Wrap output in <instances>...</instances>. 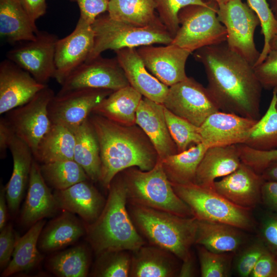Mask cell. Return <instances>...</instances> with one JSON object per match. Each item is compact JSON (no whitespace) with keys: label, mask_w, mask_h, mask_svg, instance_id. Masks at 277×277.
Masks as SVG:
<instances>
[{"label":"cell","mask_w":277,"mask_h":277,"mask_svg":"<svg viewBox=\"0 0 277 277\" xmlns=\"http://www.w3.org/2000/svg\"><path fill=\"white\" fill-rule=\"evenodd\" d=\"M204 66L208 90L220 111L258 120L263 89L249 62L226 42L200 48L193 54Z\"/></svg>","instance_id":"6da1fadb"},{"label":"cell","mask_w":277,"mask_h":277,"mask_svg":"<svg viewBox=\"0 0 277 277\" xmlns=\"http://www.w3.org/2000/svg\"><path fill=\"white\" fill-rule=\"evenodd\" d=\"M89 119L100 145L99 181L106 189L117 174L126 169L137 167L148 171L156 165L157 153L140 127L121 125L94 113Z\"/></svg>","instance_id":"7a4b0ae2"},{"label":"cell","mask_w":277,"mask_h":277,"mask_svg":"<svg viewBox=\"0 0 277 277\" xmlns=\"http://www.w3.org/2000/svg\"><path fill=\"white\" fill-rule=\"evenodd\" d=\"M117 174L108 188L104 206L87 229V238L96 253L133 251L145 244L126 208V189L122 175Z\"/></svg>","instance_id":"3957f363"},{"label":"cell","mask_w":277,"mask_h":277,"mask_svg":"<svg viewBox=\"0 0 277 277\" xmlns=\"http://www.w3.org/2000/svg\"><path fill=\"white\" fill-rule=\"evenodd\" d=\"M128 211L136 228L152 245L186 259L194 244L197 220L129 204Z\"/></svg>","instance_id":"277c9868"},{"label":"cell","mask_w":277,"mask_h":277,"mask_svg":"<svg viewBox=\"0 0 277 277\" xmlns=\"http://www.w3.org/2000/svg\"><path fill=\"white\" fill-rule=\"evenodd\" d=\"M127 202L183 217L193 216L189 206L175 192L159 159L150 170L131 167L123 171Z\"/></svg>","instance_id":"5b68a950"},{"label":"cell","mask_w":277,"mask_h":277,"mask_svg":"<svg viewBox=\"0 0 277 277\" xmlns=\"http://www.w3.org/2000/svg\"><path fill=\"white\" fill-rule=\"evenodd\" d=\"M94 33L93 48L86 62L107 50L135 48L156 44L172 43L173 36L163 23L139 26L111 18L108 15L98 16L91 25Z\"/></svg>","instance_id":"8992f818"},{"label":"cell","mask_w":277,"mask_h":277,"mask_svg":"<svg viewBox=\"0 0 277 277\" xmlns=\"http://www.w3.org/2000/svg\"><path fill=\"white\" fill-rule=\"evenodd\" d=\"M171 184L197 220L227 224L244 231H251L255 227L251 210L232 203L215 190L194 183Z\"/></svg>","instance_id":"52a82bcc"},{"label":"cell","mask_w":277,"mask_h":277,"mask_svg":"<svg viewBox=\"0 0 277 277\" xmlns=\"http://www.w3.org/2000/svg\"><path fill=\"white\" fill-rule=\"evenodd\" d=\"M217 6L190 5L179 13L180 27L171 44L191 53L207 46L226 42L227 31L219 20Z\"/></svg>","instance_id":"ba28073f"},{"label":"cell","mask_w":277,"mask_h":277,"mask_svg":"<svg viewBox=\"0 0 277 277\" xmlns=\"http://www.w3.org/2000/svg\"><path fill=\"white\" fill-rule=\"evenodd\" d=\"M217 15L226 29L228 47L253 67L261 53L254 42L255 31L260 24L256 14L243 0H230L217 5Z\"/></svg>","instance_id":"9c48e42d"},{"label":"cell","mask_w":277,"mask_h":277,"mask_svg":"<svg viewBox=\"0 0 277 277\" xmlns=\"http://www.w3.org/2000/svg\"><path fill=\"white\" fill-rule=\"evenodd\" d=\"M54 95L47 85L27 103L6 113L5 118L13 132L29 146L33 155L52 124L48 106Z\"/></svg>","instance_id":"30bf717a"},{"label":"cell","mask_w":277,"mask_h":277,"mask_svg":"<svg viewBox=\"0 0 277 277\" xmlns=\"http://www.w3.org/2000/svg\"><path fill=\"white\" fill-rule=\"evenodd\" d=\"M163 105L199 127L210 114L220 111L207 88L189 77L169 87Z\"/></svg>","instance_id":"8fae6325"},{"label":"cell","mask_w":277,"mask_h":277,"mask_svg":"<svg viewBox=\"0 0 277 277\" xmlns=\"http://www.w3.org/2000/svg\"><path fill=\"white\" fill-rule=\"evenodd\" d=\"M57 36L45 31L36 33L34 40L9 50L7 59L28 72L37 82L47 85L55 73V51Z\"/></svg>","instance_id":"7c38bea8"},{"label":"cell","mask_w":277,"mask_h":277,"mask_svg":"<svg viewBox=\"0 0 277 277\" xmlns=\"http://www.w3.org/2000/svg\"><path fill=\"white\" fill-rule=\"evenodd\" d=\"M113 91L82 88L55 94L48 106L52 124L64 126L72 131L88 118L93 109Z\"/></svg>","instance_id":"4fadbf2b"},{"label":"cell","mask_w":277,"mask_h":277,"mask_svg":"<svg viewBox=\"0 0 277 277\" xmlns=\"http://www.w3.org/2000/svg\"><path fill=\"white\" fill-rule=\"evenodd\" d=\"M130 85L116 57L99 56L85 62L65 79L57 93L82 88L105 89L116 91Z\"/></svg>","instance_id":"5bb4252c"},{"label":"cell","mask_w":277,"mask_h":277,"mask_svg":"<svg viewBox=\"0 0 277 277\" xmlns=\"http://www.w3.org/2000/svg\"><path fill=\"white\" fill-rule=\"evenodd\" d=\"M94 42L91 25L80 17L73 31L57 40L53 78L58 84L61 85L73 71L86 61Z\"/></svg>","instance_id":"9a60e30c"},{"label":"cell","mask_w":277,"mask_h":277,"mask_svg":"<svg viewBox=\"0 0 277 277\" xmlns=\"http://www.w3.org/2000/svg\"><path fill=\"white\" fill-rule=\"evenodd\" d=\"M136 49L147 70L168 87L187 78L185 66L191 54L189 51L172 44L143 46Z\"/></svg>","instance_id":"2e32d148"},{"label":"cell","mask_w":277,"mask_h":277,"mask_svg":"<svg viewBox=\"0 0 277 277\" xmlns=\"http://www.w3.org/2000/svg\"><path fill=\"white\" fill-rule=\"evenodd\" d=\"M47 85L37 82L28 72L6 58L0 64V114L21 106Z\"/></svg>","instance_id":"e0dca14e"},{"label":"cell","mask_w":277,"mask_h":277,"mask_svg":"<svg viewBox=\"0 0 277 277\" xmlns=\"http://www.w3.org/2000/svg\"><path fill=\"white\" fill-rule=\"evenodd\" d=\"M258 120L216 111L200 127L203 142L208 147L244 144Z\"/></svg>","instance_id":"ac0fdd59"},{"label":"cell","mask_w":277,"mask_h":277,"mask_svg":"<svg viewBox=\"0 0 277 277\" xmlns=\"http://www.w3.org/2000/svg\"><path fill=\"white\" fill-rule=\"evenodd\" d=\"M264 180L247 165L242 162L230 174L214 182V189L232 203L251 210L262 202Z\"/></svg>","instance_id":"d6986e66"},{"label":"cell","mask_w":277,"mask_h":277,"mask_svg":"<svg viewBox=\"0 0 277 277\" xmlns=\"http://www.w3.org/2000/svg\"><path fill=\"white\" fill-rule=\"evenodd\" d=\"M135 124L147 135L160 160L178 153L168 128L163 104L143 96L136 110Z\"/></svg>","instance_id":"ffe728a7"},{"label":"cell","mask_w":277,"mask_h":277,"mask_svg":"<svg viewBox=\"0 0 277 277\" xmlns=\"http://www.w3.org/2000/svg\"><path fill=\"white\" fill-rule=\"evenodd\" d=\"M129 85L143 97L163 104L169 87L161 83L147 70L135 48L114 51Z\"/></svg>","instance_id":"44dd1931"},{"label":"cell","mask_w":277,"mask_h":277,"mask_svg":"<svg viewBox=\"0 0 277 277\" xmlns=\"http://www.w3.org/2000/svg\"><path fill=\"white\" fill-rule=\"evenodd\" d=\"M58 208L78 214L89 224L98 217L104 206V199L98 191L83 181L54 193Z\"/></svg>","instance_id":"7402d4cb"},{"label":"cell","mask_w":277,"mask_h":277,"mask_svg":"<svg viewBox=\"0 0 277 277\" xmlns=\"http://www.w3.org/2000/svg\"><path fill=\"white\" fill-rule=\"evenodd\" d=\"M242 162L237 144L210 147L199 165L194 183L215 190V180L230 174Z\"/></svg>","instance_id":"603a6c76"},{"label":"cell","mask_w":277,"mask_h":277,"mask_svg":"<svg viewBox=\"0 0 277 277\" xmlns=\"http://www.w3.org/2000/svg\"><path fill=\"white\" fill-rule=\"evenodd\" d=\"M58 208L54 194L45 181L40 166L34 159L32 162L27 194L21 214L25 225H33L45 217L52 215Z\"/></svg>","instance_id":"cb8c5ba5"},{"label":"cell","mask_w":277,"mask_h":277,"mask_svg":"<svg viewBox=\"0 0 277 277\" xmlns=\"http://www.w3.org/2000/svg\"><path fill=\"white\" fill-rule=\"evenodd\" d=\"M9 149L12 156L13 170L5 188L8 207L11 212H15L29 183L34 156L29 146L15 134L11 140Z\"/></svg>","instance_id":"d4e9b609"},{"label":"cell","mask_w":277,"mask_h":277,"mask_svg":"<svg viewBox=\"0 0 277 277\" xmlns=\"http://www.w3.org/2000/svg\"><path fill=\"white\" fill-rule=\"evenodd\" d=\"M243 231L227 224L197 220L194 244L214 252L236 253L246 243Z\"/></svg>","instance_id":"484cf974"},{"label":"cell","mask_w":277,"mask_h":277,"mask_svg":"<svg viewBox=\"0 0 277 277\" xmlns=\"http://www.w3.org/2000/svg\"><path fill=\"white\" fill-rule=\"evenodd\" d=\"M132 252L130 276L172 277L179 274L175 256L167 250L145 244Z\"/></svg>","instance_id":"4316f807"},{"label":"cell","mask_w":277,"mask_h":277,"mask_svg":"<svg viewBox=\"0 0 277 277\" xmlns=\"http://www.w3.org/2000/svg\"><path fill=\"white\" fill-rule=\"evenodd\" d=\"M37 31L19 0H0L1 38L11 44L32 41Z\"/></svg>","instance_id":"83f0119b"},{"label":"cell","mask_w":277,"mask_h":277,"mask_svg":"<svg viewBox=\"0 0 277 277\" xmlns=\"http://www.w3.org/2000/svg\"><path fill=\"white\" fill-rule=\"evenodd\" d=\"M142 98L141 93L129 85L113 91L93 109L92 113L121 125H133Z\"/></svg>","instance_id":"f1b7e54d"},{"label":"cell","mask_w":277,"mask_h":277,"mask_svg":"<svg viewBox=\"0 0 277 277\" xmlns=\"http://www.w3.org/2000/svg\"><path fill=\"white\" fill-rule=\"evenodd\" d=\"M72 131L75 137L73 160L83 168L89 179L99 181L101 169L100 145L89 117Z\"/></svg>","instance_id":"f546056e"},{"label":"cell","mask_w":277,"mask_h":277,"mask_svg":"<svg viewBox=\"0 0 277 277\" xmlns=\"http://www.w3.org/2000/svg\"><path fill=\"white\" fill-rule=\"evenodd\" d=\"M71 213L64 212L51 221L41 233L38 248L52 251L73 243L84 234V226Z\"/></svg>","instance_id":"4dcf8cb0"},{"label":"cell","mask_w":277,"mask_h":277,"mask_svg":"<svg viewBox=\"0 0 277 277\" xmlns=\"http://www.w3.org/2000/svg\"><path fill=\"white\" fill-rule=\"evenodd\" d=\"M74 144V135L70 129L52 124L40 141L33 156L42 164L73 160Z\"/></svg>","instance_id":"1f68e13d"},{"label":"cell","mask_w":277,"mask_h":277,"mask_svg":"<svg viewBox=\"0 0 277 277\" xmlns=\"http://www.w3.org/2000/svg\"><path fill=\"white\" fill-rule=\"evenodd\" d=\"M208 148L204 143H201L185 151L160 160L164 171L171 183H194L199 165Z\"/></svg>","instance_id":"d6a6232c"},{"label":"cell","mask_w":277,"mask_h":277,"mask_svg":"<svg viewBox=\"0 0 277 277\" xmlns=\"http://www.w3.org/2000/svg\"><path fill=\"white\" fill-rule=\"evenodd\" d=\"M45 223L43 219L38 221L23 236L16 239L12 258L2 273V276L29 270L39 264L43 256L37 249L38 242Z\"/></svg>","instance_id":"836d02e7"},{"label":"cell","mask_w":277,"mask_h":277,"mask_svg":"<svg viewBox=\"0 0 277 277\" xmlns=\"http://www.w3.org/2000/svg\"><path fill=\"white\" fill-rule=\"evenodd\" d=\"M155 10L153 0H110L107 11L112 19L144 27L162 23Z\"/></svg>","instance_id":"e575fe53"},{"label":"cell","mask_w":277,"mask_h":277,"mask_svg":"<svg viewBox=\"0 0 277 277\" xmlns=\"http://www.w3.org/2000/svg\"><path fill=\"white\" fill-rule=\"evenodd\" d=\"M277 90H272L269 107L259 119L245 141L248 147L262 151L277 149Z\"/></svg>","instance_id":"d590c367"},{"label":"cell","mask_w":277,"mask_h":277,"mask_svg":"<svg viewBox=\"0 0 277 277\" xmlns=\"http://www.w3.org/2000/svg\"><path fill=\"white\" fill-rule=\"evenodd\" d=\"M46 183L56 190H63L89 179L83 168L74 160L56 161L40 166Z\"/></svg>","instance_id":"8d00e7d4"},{"label":"cell","mask_w":277,"mask_h":277,"mask_svg":"<svg viewBox=\"0 0 277 277\" xmlns=\"http://www.w3.org/2000/svg\"><path fill=\"white\" fill-rule=\"evenodd\" d=\"M89 264L88 252L80 246L58 253L49 262L51 271L61 277H85L88 273Z\"/></svg>","instance_id":"74e56055"},{"label":"cell","mask_w":277,"mask_h":277,"mask_svg":"<svg viewBox=\"0 0 277 277\" xmlns=\"http://www.w3.org/2000/svg\"><path fill=\"white\" fill-rule=\"evenodd\" d=\"M164 113L169 133L178 152L203 142L199 127L175 115L165 107Z\"/></svg>","instance_id":"f35d334b"},{"label":"cell","mask_w":277,"mask_h":277,"mask_svg":"<svg viewBox=\"0 0 277 277\" xmlns=\"http://www.w3.org/2000/svg\"><path fill=\"white\" fill-rule=\"evenodd\" d=\"M202 277H229L233 269L235 253H216L197 245Z\"/></svg>","instance_id":"ab89813d"},{"label":"cell","mask_w":277,"mask_h":277,"mask_svg":"<svg viewBox=\"0 0 277 277\" xmlns=\"http://www.w3.org/2000/svg\"><path fill=\"white\" fill-rule=\"evenodd\" d=\"M247 4L258 17L264 36L263 47L255 66L262 63L270 51V41L277 32V19L267 0H247Z\"/></svg>","instance_id":"60d3db41"},{"label":"cell","mask_w":277,"mask_h":277,"mask_svg":"<svg viewBox=\"0 0 277 277\" xmlns=\"http://www.w3.org/2000/svg\"><path fill=\"white\" fill-rule=\"evenodd\" d=\"M100 255L96 275L101 277L130 276L131 255L126 250L104 252Z\"/></svg>","instance_id":"b9f144b4"},{"label":"cell","mask_w":277,"mask_h":277,"mask_svg":"<svg viewBox=\"0 0 277 277\" xmlns=\"http://www.w3.org/2000/svg\"><path fill=\"white\" fill-rule=\"evenodd\" d=\"M153 1L160 20L173 37L180 27L178 16L181 9L190 5L208 6L211 4L204 0Z\"/></svg>","instance_id":"7bdbcfd3"},{"label":"cell","mask_w":277,"mask_h":277,"mask_svg":"<svg viewBox=\"0 0 277 277\" xmlns=\"http://www.w3.org/2000/svg\"><path fill=\"white\" fill-rule=\"evenodd\" d=\"M267 249L258 237L252 243L244 245L235 254L233 259V269L236 274L241 277H249L258 261Z\"/></svg>","instance_id":"ee69618b"},{"label":"cell","mask_w":277,"mask_h":277,"mask_svg":"<svg viewBox=\"0 0 277 277\" xmlns=\"http://www.w3.org/2000/svg\"><path fill=\"white\" fill-rule=\"evenodd\" d=\"M237 145L242 162L259 174L271 162L277 160V149L262 151L251 148L243 144Z\"/></svg>","instance_id":"f6af8a7d"},{"label":"cell","mask_w":277,"mask_h":277,"mask_svg":"<svg viewBox=\"0 0 277 277\" xmlns=\"http://www.w3.org/2000/svg\"><path fill=\"white\" fill-rule=\"evenodd\" d=\"M263 88L277 90V51L270 50L265 60L253 67Z\"/></svg>","instance_id":"bcb514c9"},{"label":"cell","mask_w":277,"mask_h":277,"mask_svg":"<svg viewBox=\"0 0 277 277\" xmlns=\"http://www.w3.org/2000/svg\"><path fill=\"white\" fill-rule=\"evenodd\" d=\"M271 252L277 255V213L270 211L262 219L258 236Z\"/></svg>","instance_id":"7dc6e473"},{"label":"cell","mask_w":277,"mask_h":277,"mask_svg":"<svg viewBox=\"0 0 277 277\" xmlns=\"http://www.w3.org/2000/svg\"><path fill=\"white\" fill-rule=\"evenodd\" d=\"M249 277H277V255L267 249L258 261Z\"/></svg>","instance_id":"c3c4849f"},{"label":"cell","mask_w":277,"mask_h":277,"mask_svg":"<svg viewBox=\"0 0 277 277\" xmlns=\"http://www.w3.org/2000/svg\"><path fill=\"white\" fill-rule=\"evenodd\" d=\"M80 10V17L92 25L101 14L107 11L108 0H76Z\"/></svg>","instance_id":"681fc988"},{"label":"cell","mask_w":277,"mask_h":277,"mask_svg":"<svg viewBox=\"0 0 277 277\" xmlns=\"http://www.w3.org/2000/svg\"><path fill=\"white\" fill-rule=\"evenodd\" d=\"M16 239L11 224L6 225L0 233V265L4 267L8 264L13 252Z\"/></svg>","instance_id":"f907efd6"},{"label":"cell","mask_w":277,"mask_h":277,"mask_svg":"<svg viewBox=\"0 0 277 277\" xmlns=\"http://www.w3.org/2000/svg\"><path fill=\"white\" fill-rule=\"evenodd\" d=\"M261 200L270 211L277 213V182H264L262 187Z\"/></svg>","instance_id":"816d5d0a"},{"label":"cell","mask_w":277,"mask_h":277,"mask_svg":"<svg viewBox=\"0 0 277 277\" xmlns=\"http://www.w3.org/2000/svg\"><path fill=\"white\" fill-rule=\"evenodd\" d=\"M19 1L32 22L36 25V21L46 13V0Z\"/></svg>","instance_id":"f5cc1de1"},{"label":"cell","mask_w":277,"mask_h":277,"mask_svg":"<svg viewBox=\"0 0 277 277\" xmlns=\"http://www.w3.org/2000/svg\"><path fill=\"white\" fill-rule=\"evenodd\" d=\"M5 118L0 119V156L1 159L6 157L7 150L9 149L11 140L14 135Z\"/></svg>","instance_id":"db71d44e"},{"label":"cell","mask_w":277,"mask_h":277,"mask_svg":"<svg viewBox=\"0 0 277 277\" xmlns=\"http://www.w3.org/2000/svg\"><path fill=\"white\" fill-rule=\"evenodd\" d=\"M182 264L180 268L178 276L180 277H191L195 275V266L193 255L188 256L182 261Z\"/></svg>","instance_id":"11a10c76"},{"label":"cell","mask_w":277,"mask_h":277,"mask_svg":"<svg viewBox=\"0 0 277 277\" xmlns=\"http://www.w3.org/2000/svg\"><path fill=\"white\" fill-rule=\"evenodd\" d=\"M6 197L5 188L1 185L0 192V230H2L6 226L7 209L6 205Z\"/></svg>","instance_id":"9f6ffc18"},{"label":"cell","mask_w":277,"mask_h":277,"mask_svg":"<svg viewBox=\"0 0 277 277\" xmlns=\"http://www.w3.org/2000/svg\"><path fill=\"white\" fill-rule=\"evenodd\" d=\"M260 174L265 181L277 182V160L271 162Z\"/></svg>","instance_id":"6f0895ef"},{"label":"cell","mask_w":277,"mask_h":277,"mask_svg":"<svg viewBox=\"0 0 277 277\" xmlns=\"http://www.w3.org/2000/svg\"><path fill=\"white\" fill-rule=\"evenodd\" d=\"M274 50L277 51V32L272 38L270 43V51Z\"/></svg>","instance_id":"680465c9"},{"label":"cell","mask_w":277,"mask_h":277,"mask_svg":"<svg viewBox=\"0 0 277 277\" xmlns=\"http://www.w3.org/2000/svg\"><path fill=\"white\" fill-rule=\"evenodd\" d=\"M269 4L275 17L277 19V0H269Z\"/></svg>","instance_id":"91938a15"},{"label":"cell","mask_w":277,"mask_h":277,"mask_svg":"<svg viewBox=\"0 0 277 277\" xmlns=\"http://www.w3.org/2000/svg\"><path fill=\"white\" fill-rule=\"evenodd\" d=\"M212 1L215 2V3H216L217 5H219V4L225 3L229 1L230 0H212Z\"/></svg>","instance_id":"94428289"},{"label":"cell","mask_w":277,"mask_h":277,"mask_svg":"<svg viewBox=\"0 0 277 277\" xmlns=\"http://www.w3.org/2000/svg\"><path fill=\"white\" fill-rule=\"evenodd\" d=\"M276 108H277V102H276Z\"/></svg>","instance_id":"6125c7cd"},{"label":"cell","mask_w":277,"mask_h":277,"mask_svg":"<svg viewBox=\"0 0 277 277\" xmlns=\"http://www.w3.org/2000/svg\"><path fill=\"white\" fill-rule=\"evenodd\" d=\"M108 1H110V0H108Z\"/></svg>","instance_id":"be15d7a7"}]
</instances>
